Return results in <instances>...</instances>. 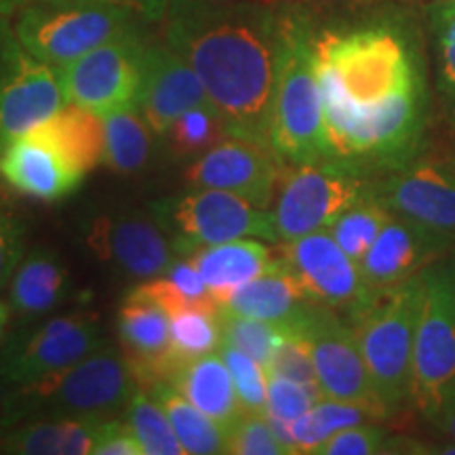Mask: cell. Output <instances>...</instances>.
<instances>
[{"mask_svg": "<svg viewBox=\"0 0 455 455\" xmlns=\"http://www.w3.org/2000/svg\"><path fill=\"white\" fill-rule=\"evenodd\" d=\"M315 60L333 158L398 163L411 155L422 131V91L396 32H323Z\"/></svg>", "mask_w": 455, "mask_h": 455, "instance_id": "obj_1", "label": "cell"}, {"mask_svg": "<svg viewBox=\"0 0 455 455\" xmlns=\"http://www.w3.org/2000/svg\"><path fill=\"white\" fill-rule=\"evenodd\" d=\"M164 43L196 72L228 133L270 144L281 13L255 0H169Z\"/></svg>", "mask_w": 455, "mask_h": 455, "instance_id": "obj_2", "label": "cell"}, {"mask_svg": "<svg viewBox=\"0 0 455 455\" xmlns=\"http://www.w3.org/2000/svg\"><path fill=\"white\" fill-rule=\"evenodd\" d=\"M315 38L304 15H281L270 146L284 164L333 158L327 144Z\"/></svg>", "mask_w": 455, "mask_h": 455, "instance_id": "obj_3", "label": "cell"}, {"mask_svg": "<svg viewBox=\"0 0 455 455\" xmlns=\"http://www.w3.org/2000/svg\"><path fill=\"white\" fill-rule=\"evenodd\" d=\"M140 384L123 350L104 344L83 361L24 388L11 390L4 422L121 418Z\"/></svg>", "mask_w": 455, "mask_h": 455, "instance_id": "obj_4", "label": "cell"}, {"mask_svg": "<svg viewBox=\"0 0 455 455\" xmlns=\"http://www.w3.org/2000/svg\"><path fill=\"white\" fill-rule=\"evenodd\" d=\"M144 20L123 0H36L15 13L28 51L60 68L131 30Z\"/></svg>", "mask_w": 455, "mask_h": 455, "instance_id": "obj_5", "label": "cell"}, {"mask_svg": "<svg viewBox=\"0 0 455 455\" xmlns=\"http://www.w3.org/2000/svg\"><path fill=\"white\" fill-rule=\"evenodd\" d=\"M419 306L422 275L378 293L352 316L358 348L386 413L401 407L411 392V356Z\"/></svg>", "mask_w": 455, "mask_h": 455, "instance_id": "obj_6", "label": "cell"}, {"mask_svg": "<svg viewBox=\"0 0 455 455\" xmlns=\"http://www.w3.org/2000/svg\"><path fill=\"white\" fill-rule=\"evenodd\" d=\"M455 392V276L432 266L422 272L409 401L436 424Z\"/></svg>", "mask_w": 455, "mask_h": 455, "instance_id": "obj_7", "label": "cell"}, {"mask_svg": "<svg viewBox=\"0 0 455 455\" xmlns=\"http://www.w3.org/2000/svg\"><path fill=\"white\" fill-rule=\"evenodd\" d=\"M152 215L180 255L236 238L278 243L275 218L268 209L215 188H190L186 195L161 198L152 203Z\"/></svg>", "mask_w": 455, "mask_h": 455, "instance_id": "obj_8", "label": "cell"}, {"mask_svg": "<svg viewBox=\"0 0 455 455\" xmlns=\"http://www.w3.org/2000/svg\"><path fill=\"white\" fill-rule=\"evenodd\" d=\"M369 192L356 163L329 158L287 164L272 209L278 243L329 230L341 213Z\"/></svg>", "mask_w": 455, "mask_h": 455, "instance_id": "obj_9", "label": "cell"}, {"mask_svg": "<svg viewBox=\"0 0 455 455\" xmlns=\"http://www.w3.org/2000/svg\"><path fill=\"white\" fill-rule=\"evenodd\" d=\"M148 43L141 30H131L55 68L66 104H76L108 116L138 108Z\"/></svg>", "mask_w": 455, "mask_h": 455, "instance_id": "obj_10", "label": "cell"}, {"mask_svg": "<svg viewBox=\"0 0 455 455\" xmlns=\"http://www.w3.org/2000/svg\"><path fill=\"white\" fill-rule=\"evenodd\" d=\"M66 106L53 66L30 53L0 15V152Z\"/></svg>", "mask_w": 455, "mask_h": 455, "instance_id": "obj_11", "label": "cell"}, {"mask_svg": "<svg viewBox=\"0 0 455 455\" xmlns=\"http://www.w3.org/2000/svg\"><path fill=\"white\" fill-rule=\"evenodd\" d=\"M84 247L123 281L144 283L178 261L173 243L152 212H104L83 221Z\"/></svg>", "mask_w": 455, "mask_h": 455, "instance_id": "obj_12", "label": "cell"}, {"mask_svg": "<svg viewBox=\"0 0 455 455\" xmlns=\"http://www.w3.org/2000/svg\"><path fill=\"white\" fill-rule=\"evenodd\" d=\"M106 344L104 329L93 316H55L36 329L17 331L0 348V382L24 388L83 361Z\"/></svg>", "mask_w": 455, "mask_h": 455, "instance_id": "obj_13", "label": "cell"}, {"mask_svg": "<svg viewBox=\"0 0 455 455\" xmlns=\"http://www.w3.org/2000/svg\"><path fill=\"white\" fill-rule=\"evenodd\" d=\"M289 333L308 341L323 396L367 409L373 418L388 415L373 388L355 329L344 325L335 310L316 304Z\"/></svg>", "mask_w": 455, "mask_h": 455, "instance_id": "obj_14", "label": "cell"}, {"mask_svg": "<svg viewBox=\"0 0 455 455\" xmlns=\"http://www.w3.org/2000/svg\"><path fill=\"white\" fill-rule=\"evenodd\" d=\"M371 192L392 215L455 244V161L411 158Z\"/></svg>", "mask_w": 455, "mask_h": 455, "instance_id": "obj_15", "label": "cell"}, {"mask_svg": "<svg viewBox=\"0 0 455 455\" xmlns=\"http://www.w3.org/2000/svg\"><path fill=\"white\" fill-rule=\"evenodd\" d=\"M281 258L318 306L355 316L378 295L367 284L358 261L339 247L329 230L287 241Z\"/></svg>", "mask_w": 455, "mask_h": 455, "instance_id": "obj_16", "label": "cell"}, {"mask_svg": "<svg viewBox=\"0 0 455 455\" xmlns=\"http://www.w3.org/2000/svg\"><path fill=\"white\" fill-rule=\"evenodd\" d=\"M284 164L270 144L228 135L218 146L188 164L184 180L190 188H215L268 209L275 201Z\"/></svg>", "mask_w": 455, "mask_h": 455, "instance_id": "obj_17", "label": "cell"}, {"mask_svg": "<svg viewBox=\"0 0 455 455\" xmlns=\"http://www.w3.org/2000/svg\"><path fill=\"white\" fill-rule=\"evenodd\" d=\"M198 106H213L196 72L173 49L148 44L138 110L156 138H164L181 114Z\"/></svg>", "mask_w": 455, "mask_h": 455, "instance_id": "obj_18", "label": "cell"}, {"mask_svg": "<svg viewBox=\"0 0 455 455\" xmlns=\"http://www.w3.org/2000/svg\"><path fill=\"white\" fill-rule=\"evenodd\" d=\"M118 344L140 388L169 382L180 361L171 350V318L156 301L129 295L116 316Z\"/></svg>", "mask_w": 455, "mask_h": 455, "instance_id": "obj_19", "label": "cell"}, {"mask_svg": "<svg viewBox=\"0 0 455 455\" xmlns=\"http://www.w3.org/2000/svg\"><path fill=\"white\" fill-rule=\"evenodd\" d=\"M447 247L449 243L443 238L392 215L358 266L369 287L375 293H384L422 275L424 266Z\"/></svg>", "mask_w": 455, "mask_h": 455, "instance_id": "obj_20", "label": "cell"}, {"mask_svg": "<svg viewBox=\"0 0 455 455\" xmlns=\"http://www.w3.org/2000/svg\"><path fill=\"white\" fill-rule=\"evenodd\" d=\"M0 178L38 201H61L78 190L84 173L68 164L53 148L21 135L0 152Z\"/></svg>", "mask_w": 455, "mask_h": 455, "instance_id": "obj_21", "label": "cell"}, {"mask_svg": "<svg viewBox=\"0 0 455 455\" xmlns=\"http://www.w3.org/2000/svg\"><path fill=\"white\" fill-rule=\"evenodd\" d=\"M315 306L316 304L301 289L291 268L284 264L283 258H278L276 266H272L268 272L244 283L243 287L228 295L220 310L228 315L275 323L289 333Z\"/></svg>", "mask_w": 455, "mask_h": 455, "instance_id": "obj_22", "label": "cell"}, {"mask_svg": "<svg viewBox=\"0 0 455 455\" xmlns=\"http://www.w3.org/2000/svg\"><path fill=\"white\" fill-rule=\"evenodd\" d=\"M70 272L53 249H32L21 258L9 283L11 310L24 321L43 318L70 295Z\"/></svg>", "mask_w": 455, "mask_h": 455, "instance_id": "obj_23", "label": "cell"}, {"mask_svg": "<svg viewBox=\"0 0 455 455\" xmlns=\"http://www.w3.org/2000/svg\"><path fill=\"white\" fill-rule=\"evenodd\" d=\"M188 401L228 432L243 418L235 382L221 355H204L180 363L169 379Z\"/></svg>", "mask_w": 455, "mask_h": 455, "instance_id": "obj_24", "label": "cell"}, {"mask_svg": "<svg viewBox=\"0 0 455 455\" xmlns=\"http://www.w3.org/2000/svg\"><path fill=\"white\" fill-rule=\"evenodd\" d=\"M26 135L53 148L68 164L84 175L104 161V116L83 106L66 104Z\"/></svg>", "mask_w": 455, "mask_h": 455, "instance_id": "obj_25", "label": "cell"}, {"mask_svg": "<svg viewBox=\"0 0 455 455\" xmlns=\"http://www.w3.org/2000/svg\"><path fill=\"white\" fill-rule=\"evenodd\" d=\"M190 261L221 306L232 291L276 266L278 258L264 243L253 238H236L198 249L190 253Z\"/></svg>", "mask_w": 455, "mask_h": 455, "instance_id": "obj_26", "label": "cell"}, {"mask_svg": "<svg viewBox=\"0 0 455 455\" xmlns=\"http://www.w3.org/2000/svg\"><path fill=\"white\" fill-rule=\"evenodd\" d=\"M93 419H32L9 430L0 451L17 455H91L95 430Z\"/></svg>", "mask_w": 455, "mask_h": 455, "instance_id": "obj_27", "label": "cell"}, {"mask_svg": "<svg viewBox=\"0 0 455 455\" xmlns=\"http://www.w3.org/2000/svg\"><path fill=\"white\" fill-rule=\"evenodd\" d=\"M104 124L106 148L101 163L124 178L141 173L152 161L156 138L141 112L138 108H124L104 116Z\"/></svg>", "mask_w": 455, "mask_h": 455, "instance_id": "obj_28", "label": "cell"}, {"mask_svg": "<svg viewBox=\"0 0 455 455\" xmlns=\"http://www.w3.org/2000/svg\"><path fill=\"white\" fill-rule=\"evenodd\" d=\"M148 392L164 409L188 455L226 453V430L203 411H198L173 384L158 382L152 388H148Z\"/></svg>", "mask_w": 455, "mask_h": 455, "instance_id": "obj_29", "label": "cell"}, {"mask_svg": "<svg viewBox=\"0 0 455 455\" xmlns=\"http://www.w3.org/2000/svg\"><path fill=\"white\" fill-rule=\"evenodd\" d=\"M367 418H373L367 409L352 405V403L321 398L301 418L289 422L295 453H316L318 447L335 432L363 424Z\"/></svg>", "mask_w": 455, "mask_h": 455, "instance_id": "obj_30", "label": "cell"}, {"mask_svg": "<svg viewBox=\"0 0 455 455\" xmlns=\"http://www.w3.org/2000/svg\"><path fill=\"white\" fill-rule=\"evenodd\" d=\"M123 415L144 455H186L167 413L148 390L138 388Z\"/></svg>", "mask_w": 455, "mask_h": 455, "instance_id": "obj_31", "label": "cell"}, {"mask_svg": "<svg viewBox=\"0 0 455 455\" xmlns=\"http://www.w3.org/2000/svg\"><path fill=\"white\" fill-rule=\"evenodd\" d=\"M228 129L221 121L218 108L215 106H198L181 114V116L171 124L163 140H167L169 150L175 158L184 161H195L204 152L218 146L221 140L228 138Z\"/></svg>", "mask_w": 455, "mask_h": 455, "instance_id": "obj_32", "label": "cell"}, {"mask_svg": "<svg viewBox=\"0 0 455 455\" xmlns=\"http://www.w3.org/2000/svg\"><path fill=\"white\" fill-rule=\"evenodd\" d=\"M390 218L392 213L388 209L373 196V192H369L367 196L352 204L348 212L341 213L333 221V226L329 228V232H331L339 247L361 264V259L365 258L369 247L382 232V228L388 224Z\"/></svg>", "mask_w": 455, "mask_h": 455, "instance_id": "obj_33", "label": "cell"}, {"mask_svg": "<svg viewBox=\"0 0 455 455\" xmlns=\"http://www.w3.org/2000/svg\"><path fill=\"white\" fill-rule=\"evenodd\" d=\"M221 310L190 308L169 315L171 318V350L180 363L221 348Z\"/></svg>", "mask_w": 455, "mask_h": 455, "instance_id": "obj_34", "label": "cell"}, {"mask_svg": "<svg viewBox=\"0 0 455 455\" xmlns=\"http://www.w3.org/2000/svg\"><path fill=\"white\" fill-rule=\"evenodd\" d=\"M221 344H230L249 355L264 367L270 365L278 346L287 338V331L275 323L251 316H238L221 312Z\"/></svg>", "mask_w": 455, "mask_h": 455, "instance_id": "obj_35", "label": "cell"}, {"mask_svg": "<svg viewBox=\"0 0 455 455\" xmlns=\"http://www.w3.org/2000/svg\"><path fill=\"white\" fill-rule=\"evenodd\" d=\"M220 355L235 382L244 413H266L268 401V369L235 346L221 344Z\"/></svg>", "mask_w": 455, "mask_h": 455, "instance_id": "obj_36", "label": "cell"}, {"mask_svg": "<svg viewBox=\"0 0 455 455\" xmlns=\"http://www.w3.org/2000/svg\"><path fill=\"white\" fill-rule=\"evenodd\" d=\"M226 453L232 455H283L287 453L278 443L266 413H243V418L228 432Z\"/></svg>", "mask_w": 455, "mask_h": 455, "instance_id": "obj_37", "label": "cell"}, {"mask_svg": "<svg viewBox=\"0 0 455 455\" xmlns=\"http://www.w3.org/2000/svg\"><path fill=\"white\" fill-rule=\"evenodd\" d=\"M323 396L321 390L310 386L268 373V401H266V415L270 418L293 422L316 405Z\"/></svg>", "mask_w": 455, "mask_h": 455, "instance_id": "obj_38", "label": "cell"}, {"mask_svg": "<svg viewBox=\"0 0 455 455\" xmlns=\"http://www.w3.org/2000/svg\"><path fill=\"white\" fill-rule=\"evenodd\" d=\"M266 369H268L270 375H281V378L293 379V382L321 390L316 379L315 363H312L308 341L298 333H287V338H284L283 344L278 346L270 365Z\"/></svg>", "mask_w": 455, "mask_h": 455, "instance_id": "obj_39", "label": "cell"}, {"mask_svg": "<svg viewBox=\"0 0 455 455\" xmlns=\"http://www.w3.org/2000/svg\"><path fill=\"white\" fill-rule=\"evenodd\" d=\"M386 432L378 426L356 424L335 432L318 447L321 455H373L386 451Z\"/></svg>", "mask_w": 455, "mask_h": 455, "instance_id": "obj_40", "label": "cell"}, {"mask_svg": "<svg viewBox=\"0 0 455 455\" xmlns=\"http://www.w3.org/2000/svg\"><path fill=\"white\" fill-rule=\"evenodd\" d=\"M24 255V226L7 204L0 203V291L9 287L13 272Z\"/></svg>", "mask_w": 455, "mask_h": 455, "instance_id": "obj_41", "label": "cell"}, {"mask_svg": "<svg viewBox=\"0 0 455 455\" xmlns=\"http://www.w3.org/2000/svg\"><path fill=\"white\" fill-rule=\"evenodd\" d=\"M441 83L455 98V0H445L435 15Z\"/></svg>", "mask_w": 455, "mask_h": 455, "instance_id": "obj_42", "label": "cell"}, {"mask_svg": "<svg viewBox=\"0 0 455 455\" xmlns=\"http://www.w3.org/2000/svg\"><path fill=\"white\" fill-rule=\"evenodd\" d=\"M91 455H144L138 439L124 419H106L95 430Z\"/></svg>", "mask_w": 455, "mask_h": 455, "instance_id": "obj_43", "label": "cell"}, {"mask_svg": "<svg viewBox=\"0 0 455 455\" xmlns=\"http://www.w3.org/2000/svg\"><path fill=\"white\" fill-rule=\"evenodd\" d=\"M30 3H36V0H0V15H15ZM123 3L131 4L144 20H163L169 0H123Z\"/></svg>", "mask_w": 455, "mask_h": 455, "instance_id": "obj_44", "label": "cell"}, {"mask_svg": "<svg viewBox=\"0 0 455 455\" xmlns=\"http://www.w3.org/2000/svg\"><path fill=\"white\" fill-rule=\"evenodd\" d=\"M436 426H439L443 435L449 436V439L455 443V392H453V396L449 398L445 409H443L439 419H436Z\"/></svg>", "mask_w": 455, "mask_h": 455, "instance_id": "obj_45", "label": "cell"}, {"mask_svg": "<svg viewBox=\"0 0 455 455\" xmlns=\"http://www.w3.org/2000/svg\"><path fill=\"white\" fill-rule=\"evenodd\" d=\"M9 315H11V308L4 301H0V335L4 333V327H7L9 323Z\"/></svg>", "mask_w": 455, "mask_h": 455, "instance_id": "obj_46", "label": "cell"}, {"mask_svg": "<svg viewBox=\"0 0 455 455\" xmlns=\"http://www.w3.org/2000/svg\"><path fill=\"white\" fill-rule=\"evenodd\" d=\"M451 270H453V276H455V259H453V268Z\"/></svg>", "mask_w": 455, "mask_h": 455, "instance_id": "obj_47", "label": "cell"}]
</instances>
